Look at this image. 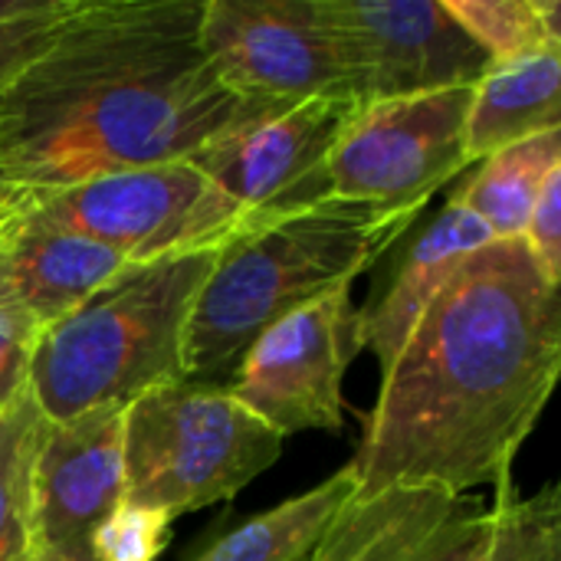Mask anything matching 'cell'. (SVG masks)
<instances>
[{"instance_id":"21","label":"cell","mask_w":561,"mask_h":561,"mask_svg":"<svg viewBox=\"0 0 561 561\" xmlns=\"http://www.w3.org/2000/svg\"><path fill=\"white\" fill-rule=\"evenodd\" d=\"M490 536L500 561H561V490L549 483L519 500L513 477L496 486L490 506Z\"/></svg>"},{"instance_id":"14","label":"cell","mask_w":561,"mask_h":561,"mask_svg":"<svg viewBox=\"0 0 561 561\" xmlns=\"http://www.w3.org/2000/svg\"><path fill=\"white\" fill-rule=\"evenodd\" d=\"M486 243H493L490 230L454 201L434 214H421L371 266V289L355 306V348L371 352L381 371H388L421 312L457 266Z\"/></svg>"},{"instance_id":"8","label":"cell","mask_w":561,"mask_h":561,"mask_svg":"<svg viewBox=\"0 0 561 561\" xmlns=\"http://www.w3.org/2000/svg\"><path fill=\"white\" fill-rule=\"evenodd\" d=\"M201 49L243 102H358L355 72L319 0H204Z\"/></svg>"},{"instance_id":"6","label":"cell","mask_w":561,"mask_h":561,"mask_svg":"<svg viewBox=\"0 0 561 561\" xmlns=\"http://www.w3.org/2000/svg\"><path fill=\"white\" fill-rule=\"evenodd\" d=\"M16 197L125 263L220 250L253 220L191 161L112 171Z\"/></svg>"},{"instance_id":"3","label":"cell","mask_w":561,"mask_h":561,"mask_svg":"<svg viewBox=\"0 0 561 561\" xmlns=\"http://www.w3.org/2000/svg\"><path fill=\"white\" fill-rule=\"evenodd\" d=\"M417 217L325 197L250 220L217 250L194 299L184 332V378L224 385L273 322L352 286Z\"/></svg>"},{"instance_id":"2","label":"cell","mask_w":561,"mask_h":561,"mask_svg":"<svg viewBox=\"0 0 561 561\" xmlns=\"http://www.w3.org/2000/svg\"><path fill=\"white\" fill-rule=\"evenodd\" d=\"M204 0H76L0 89V181L13 194L187 161L250 102L201 49Z\"/></svg>"},{"instance_id":"9","label":"cell","mask_w":561,"mask_h":561,"mask_svg":"<svg viewBox=\"0 0 561 561\" xmlns=\"http://www.w3.org/2000/svg\"><path fill=\"white\" fill-rule=\"evenodd\" d=\"M358 102H250L187 161L253 220L329 197V158Z\"/></svg>"},{"instance_id":"24","label":"cell","mask_w":561,"mask_h":561,"mask_svg":"<svg viewBox=\"0 0 561 561\" xmlns=\"http://www.w3.org/2000/svg\"><path fill=\"white\" fill-rule=\"evenodd\" d=\"M519 240L536 256L542 273L561 283V168L546 178Z\"/></svg>"},{"instance_id":"7","label":"cell","mask_w":561,"mask_h":561,"mask_svg":"<svg viewBox=\"0 0 561 561\" xmlns=\"http://www.w3.org/2000/svg\"><path fill=\"white\" fill-rule=\"evenodd\" d=\"M473 89H440L358 105L329 158V197L424 214L460 178Z\"/></svg>"},{"instance_id":"19","label":"cell","mask_w":561,"mask_h":561,"mask_svg":"<svg viewBox=\"0 0 561 561\" xmlns=\"http://www.w3.org/2000/svg\"><path fill=\"white\" fill-rule=\"evenodd\" d=\"M454 23L490 56L510 62L526 53L561 46L559 0H440Z\"/></svg>"},{"instance_id":"26","label":"cell","mask_w":561,"mask_h":561,"mask_svg":"<svg viewBox=\"0 0 561 561\" xmlns=\"http://www.w3.org/2000/svg\"><path fill=\"white\" fill-rule=\"evenodd\" d=\"M76 0H0V26L66 13Z\"/></svg>"},{"instance_id":"25","label":"cell","mask_w":561,"mask_h":561,"mask_svg":"<svg viewBox=\"0 0 561 561\" xmlns=\"http://www.w3.org/2000/svg\"><path fill=\"white\" fill-rule=\"evenodd\" d=\"M72 10V7H69ZM66 10V13H69ZM66 13H56V16H39V20H26V23H10V26H0V89L43 49L53 23Z\"/></svg>"},{"instance_id":"11","label":"cell","mask_w":561,"mask_h":561,"mask_svg":"<svg viewBox=\"0 0 561 561\" xmlns=\"http://www.w3.org/2000/svg\"><path fill=\"white\" fill-rule=\"evenodd\" d=\"M355 72L358 102L473 89L490 56L440 0H319Z\"/></svg>"},{"instance_id":"16","label":"cell","mask_w":561,"mask_h":561,"mask_svg":"<svg viewBox=\"0 0 561 561\" xmlns=\"http://www.w3.org/2000/svg\"><path fill=\"white\" fill-rule=\"evenodd\" d=\"M546 131H561V46L486 69L470 99L467 158L473 164Z\"/></svg>"},{"instance_id":"4","label":"cell","mask_w":561,"mask_h":561,"mask_svg":"<svg viewBox=\"0 0 561 561\" xmlns=\"http://www.w3.org/2000/svg\"><path fill=\"white\" fill-rule=\"evenodd\" d=\"M217 250L131 263L43 329L30 394L49 424L184 381V332Z\"/></svg>"},{"instance_id":"13","label":"cell","mask_w":561,"mask_h":561,"mask_svg":"<svg viewBox=\"0 0 561 561\" xmlns=\"http://www.w3.org/2000/svg\"><path fill=\"white\" fill-rule=\"evenodd\" d=\"M490 510L434 483L355 496L329 523L306 561H473Z\"/></svg>"},{"instance_id":"20","label":"cell","mask_w":561,"mask_h":561,"mask_svg":"<svg viewBox=\"0 0 561 561\" xmlns=\"http://www.w3.org/2000/svg\"><path fill=\"white\" fill-rule=\"evenodd\" d=\"M43 421L30 391L0 414V561L33 559L30 467Z\"/></svg>"},{"instance_id":"22","label":"cell","mask_w":561,"mask_h":561,"mask_svg":"<svg viewBox=\"0 0 561 561\" xmlns=\"http://www.w3.org/2000/svg\"><path fill=\"white\" fill-rule=\"evenodd\" d=\"M171 523L164 513L122 503L99 533V561H154L171 542Z\"/></svg>"},{"instance_id":"28","label":"cell","mask_w":561,"mask_h":561,"mask_svg":"<svg viewBox=\"0 0 561 561\" xmlns=\"http://www.w3.org/2000/svg\"><path fill=\"white\" fill-rule=\"evenodd\" d=\"M10 201H13V191L0 181V217L7 214V207H10Z\"/></svg>"},{"instance_id":"5","label":"cell","mask_w":561,"mask_h":561,"mask_svg":"<svg viewBox=\"0 0 561 561\" xmlns=\"http://www.w3.org/2000/svg\"><path fill=\"white\" fill-rule=\"evenodd\" d=\"M283 454V437L224 385L178 381L125 408V506L168 519L233 500Z\"/></svg>"},{"instance_id":"17","label":"cell","mask_w":561,"mask_h":561,"mask_svg":"<svg viewBox=\"0 0 561 561\" xmlns=\"http://www.w3.org/2000/svg\"><path fill=\"white\" fill-rule=\"evenodd\" d=\"M352 493L355 477L342 467L319 486L233 526L191 561H306Z\"/></svg>"},{"instance_id":"1","label":"cell","mask_w":561,"mask_h":561,"mask_svg":"<svg viewBox=\"0 0 561 561\" xmlns=\"http://www.w3.org/2000/svg\"><path fill=\"white\" fill-rule=\"evenodd\" d=\"M561 368V283L523 240L470 253L421 312L365 414L355 496L434 483L467 496L510 480Z\"/></svg>"},{"instance_id":"18","label":"cell","mask_w":561,"mask_h":561,"mask_svg":"<svg viewBox=\"0 0 561 561\" xmlns=\"http://www.w3.org/2000/svg\"><path fill=\"white\" fill-rule=\"evenodd\" d=\"M559 168L561 131H546L483 158L447 201L477 217L493 240H519L546 178Z\"/></svg>"},{"instance_id":"15","label":"cell","mask_w":561,"mask_h":561,"mask_svg":"<svg viewBox=\"0 0 561 561\" xmlns=\"http://www.w3.org/2000/svg\"><path fill=\"white\" fill-rule=\"evenodd\" d=\"M128 266L112 250L53 224L16 194L0 217V309L30 319L39 332Z\"/></svg>"},{"instance_id":"29","label":"cell","mask_w":561,"mask_h":561,"mask_svg":"<svg viewBox=\"0 0 561 561\" xmlns=\"http://www.w3.org/2000/svg\"><path fill=\"white\" fill-rule=\"evenodd\" d=\"M30 561H43V559H36V556H33V559H30Z\"/></svg>"},{"instance_id":"12","label":"cell","mask_w":561,"mask_h":561,"mask_svg":"<svg viewBox=\"0 0 561 561\" xmlns=\"http://www.w3.org/2000/svg\"><path fill=\"white\" fill-rule=\"evenodd\" d=\"M125 408H95L62 424L43 421L30 467L33 556L99 561V533L125 500Z\"/></svg>"},{"instance_id":"27","label":"cell","mask_w":561,"mask_h":561,"mask_svg":"<svg viewBox=\"0 0 561 561\" xmlns=\"http://www.w3.org/2000/svg\"><path fill=\"white\" fill-rule=\"evenodd\" d=\"M473 561H500V556H496V549H493V536H490V533H486L483 546L477 549V556H473Z\"/></svg>"},{"instance_id":"10","label":"cell","mask_w":561,"mask_h":561,"mask_svg":"<svg viewBox=\"0 0 561 561\" xmlns=\"http://www.w3.org/2000/svg\"><path fill=\"white\" fill-rule=\"evenodd\" d=\"M352 286H339L273 322L224 381L253 417L283 440L302 431H342V381L358 355Z\"/></svg>"},{"instance_id":"23","label":"cell","mask_w":561,"mask_h":561,"mask_svg":"<svg viewBox=\"0 0 561 561\" xmlns=\"http://www.w3.org/2000/svg\"><path fill=\"white\" fill-rule=\"evenodd\" d=\"M39 335L43 332L30 319L0 309V414L30 391V368Z\"/></svg>"}]
</instances>
